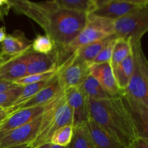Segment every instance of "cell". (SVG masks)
Instances as JSON below:
<instances>
[{
  "instance_id": "obj_1",
  "label": "cell",
  "mask_w": 148,
  "mask_h": 148,
  "mask_svg": "<svg viewBox=\"0 0 148 148\" xmlns=\"http://www.w3.org/2000/svg\"><path fill=\"white\" fill-rule=\"evenodd\" d=\"M11 10L37 23L63 49L68 46L87 24L88 13L61 7L55 0L36 2L30 0H10Z\"/></svg>"
},
{
  "instance_id": "obj_2",
  "label": "cell",
  "mask_w": 148,
  "mask_h": 148,
  "mask_svg": "<svg viewBox=\"0 0 148 148\" xmlns=\"http://www.w3.org/2000/svg\"><path fill=\"white\" fill-rule=\"evenodd\" d=\"M88 118L113 138L129 148L137 137L134 124L120 95L103 100L88 99Z\"/></svg>"
},
{
  "instance_id": "obj_3",
  "label": "cell",
  "mask_w": 148,
  "mask_h": 148,
  "mask_svg": "<svg viewBox=\"0 0 148 148\" xmlns=\"http://www.w3.org/2000/svg\"><path fill=\"white\" fill-rule=\"evenodd\" d=\"M66 125H72V112L64 92L48 103L42 114L38 135L30 145V148L50 143L53 133Z\"/></svg>"
},
{
  "instance_id": "obj_4",
  "label": "cell",
  "mask_w": 148,
  "mask_h": 148,
  "mask_svg": "<svg viewBox=\"0 0 148 148\" xmlns=\"http://www.w3.org/2000/svg\"><path fill=\"white\" fill-rule=\"evenodd\" d=\"M112 35H114V20L88 13L86 25L79 34L64 49L55 47L59 66L78 49Z\"/></svg>"
},
{
  "instance_id": "obj_5",
  "label": "cell",
  "mask_w": 148,
  "mask_h": 148,
  "mask_svg": "<svg viewBox=\"0 0 148 148\" xmlns=\"http://www.w3.org/2000/svg\"><path fill=\"white\" fill-rule=\"evenodd\" d=\"M148 31V5L129 13L114 20V35L131 42L132 45L141 41L143 36Z\"/></svg>"
},
{
  "instance_id": "obj_6",
  "label": "cell",
  "mask_w": 148,
  "mask_h": 148,
  "mask_svg": "<svg viewBox=\"0 0 148 148\" xmlns=\"http://www.w3.org/2000/svg\"><path fill=\"white\" fill-rule=\"evenodd\" d=\"M91 65L79 59L75 53L56 70V77L64 91L79 87L90 74Z\"/></svg>"
},
{
  "instance_id": "obj_7",
  "label": "cell",
  "mask_w": 148,
  "mask_h": 148,
  "mask_svg": "<svg viewBox=\"0 0 148 148\" xmlns=\"http://www.w3.org/2000/svg\"><path fill=\"white\" fill-rule=\"evenodd\" d=\"M42 115L34 121L14 129L0 137V148L29 145L36 138L41 123Z\"/></svg>"
},
{
  "instance_id": "obj_8",
  "label": "cell",
  "mask_w": 148,
  "mask_h": 148,
  "mask_svg": "<svg viewBox=\"0 0 148 148\" xmlns=\"http://www.w3.org/2000/svg\"><path fill=\"white\" fill-rule=\"evenodd\" d=\"M119 95L131 117L137 137L148 143V107L132 98L124 91H121Z\"/></svg>"
},
{
  "instance_id": "obj_9",
  "label": "cell",
  "mask_w": 148,
  "mask_h": 148,
  "mask_svg": "<svg viewBox=\"0 0 148 148\" xmlns=\"http://www.w3.org/2000/svg\"><path fill=\"white\" fill-rule=\"evenodd\" d=\"M64 95L72 110L73 128L86 124L88 120V98L81 86L68 88Z\"/></svg>"
},
{
  "instance_id": "obj_10",
  "label": "cell",
  "mask_w": 148,
  "mask_h": 148,
  "mask_svg": "<svg viewBox=\"0 0 148 148\" xmlns=\"http://www.w3.org/2000/svg\"><path fill=\"white\" fill-rule=\"evenodd\" d=\"M64 92V91L62 89V86H61L60 83L58 80L56 73V75L51 78L50 82L43 89H41L38 92H37L34 96L32 97L30 99L27 100V101L20 104V105L10 107L6 110H7L9 115H10L14 111H18V110L44 105V104H46L51 101L56 97L63 94Z\"/></svg>"
},
{
  "instance_id": "obj_11",
  "label": "cell",
  "mask_w": 148,
  "mask_h": 148,
  "mask_svg": "<svg viewBox=\"0 0 148 148\" xmlns=\"http://www.w3.org/2000/svg\"><path fill=\"white\" fill-rule=\"evenodd\" d=\"M48 103L18 110L9 115L0 124V137L8 132L28 124L40 117L47 108Z\"/></svg>"
},
{
  "instance_id": "obj_12",
  "label": "cell",
  "mask_w": 148,
  "mask_h": 148,
  "mask_svg": "<svg viewBox=\"0 0 148 148\" xmlns=\"http://www.w3.org/2000/svg\"><path fill=\"white\" fill-rule=\"evenodd\" d=\"M59 66L58 56L55 50L49 54L36 53L33 51H28L26 75L56 72Z\"/></svg>"
},
{
  "instance_id": "obj_13",
  "label": "cell",
  "mask_w": 148,
  "mask_h": 148,
  "mask_svg": "<svg viewBox=\"0 0 148 148\" xmlns=\"http://www.w3.org/2000/svg\"><path fill=\"white\" fill-rule=\"evenodd\" d=\"M124 91L136 101L148 107V83L140 69L135 56L134 71L128 86Z\"/></svg>"
},
{
  "instance_id": "obj_14",
  "label": "cell",
  "mask_w": 148,
  "mask_h": 148,
  "mask_svg": "<svg viewBox=\"0 0 148 148\" xmlns=\"http://www.w3.org/2000/svg\"><path fill=\"white\" fill-rule=\"evenodd\" d=\"M31 44L23 32L16 30L13 34L7 35L1 42V54L10 59L20 56L30 51Z\"/></svg>"
},
{
  "instance_id": "obj_15",
  "label": "cell",
  "mask_w": 148,
  "mask_h": 148,
  "mask_svg": "<svg viewBox=\"0 0 148 148\" xmlns=\"http://www.w3.org/2000/svg\"><path fill=\"white\" fill-rule=\"evenodd\" d=\"M142 6L144 5L132 4L120 0H111L104 5L96 8L91 13L98 17L116 20L140 8Z\"/></svg>"
},
{
  "instance_id": "obj_16",
  "label": "cell",
  "mask_w": 148,
  "mask_h": 148,
  "mask_svg": "<svg viewBox=\"0 0 148 148\" xmlns=\"http://www.w3.org/2000/svg\"><path fill=\"white\" fill-rule=\"evenodd\" d=\"M90 75L98 81L103 89L112 96L120 94V89L117 85L110 62L93 64L90 67Z\"/></svg>"
},
{
  "instance_id": "obj_17",
  "label": "cell",
  "mask_w": 148,
  "mask_h": 148,
  "mask_svg": "<svg viewBox=\"0 0 148 148\" xmlns=\"http://www.w3.org/2000/svg\"><path fill=\"white\" fill-rule=\"evenodd\" d=\"M28 52L17 57L11 58L0 66V79L14 82L26 75Z\"/></svg>"
},
{
  "instance_id": "obj_18",
  "label": "cell",
  "mask_w": 148,
  "mask_h": 148,
  "mask_svg": "<svg viewBox=\"0 0 148 148\" xmlns=\"http://www.w3.org/2000/svg\"><path fill=\"white\" fill-rule=\"evenodd\" d=\"M86 124L95 148H126L90 119Z\"/></svg>"
},
{
  "instance_id": "obj_19",
  "label": "cell",
  "mask_w": 148,
  "mask_h": 148,
  "mask_svg": "<svg viewBox=\"0 0 148 148\" xmlns=\"http://www.w3.org/2000/svg\"><path fill=\"white\" fill-rule=\"evenodd\" d=\"M134 53H130L125 59L118 64L112 66L113 73L117 85L121 91L127 89L134 71Z\"/></svg>"
},
{
  "instance_id": "obj_20",
  "label": "cell",
  "mask_w": 148,
  "mask_h": 148,
  "mask_svg": "<svg viewBox=\"0 0 148 148\" xmlns=\"http://www.w3.org/2000/svg\"><path fill=\"white\" fill-rule=\"evenodd\" d=\"M113 36L114 35L105 38L94 41L88 45H85V46L78 49L75 52V53L79 59L83 60L86 63L92 65V62H93L94 59L101 52V51L105 47L106 45L108 43V42L109 41Z\"/></svg>"
},
{
  "instance_id": "obj_21",
  "label": "cell",
  "mask_w": 148,
  "mask_h": 148,
  "mask_svg": "<svg viewBox=\"0 0 148 148\" xmlns=\"http://www.w3.org/2000/svg\"><path fill=\"white\" fill-rule=\"evenodd\" d=\"M88 99L103 100L113 98L103 89L98 81L90 74L81 85Z\"/></svg>"
},
{
  "instance_id": "obj_22",
  "label": "cell",
  "mask_w": 148,
  "mask_h": 148,
  "mask_svg": "<svg viewBox=\"0 0 148 148\" xmlns=\"http://www.w3.org/2000/svg\"><path fill=\"white\" fill-rule=\"evenodd\" d=\"M133 47L131 42L121 38H116L113 47L111 59V66L118 64L132 53Z\"/></svg>"
},
{
  "instance_id": "obj_23",
  "label": "cell",
  "mask_w": 148,
  "mask_h": 148,
  "mask_svg": "<svg viewBox=\"0 0 148 148\" xmlns=\"http://www.w3.org/2000/svg\"><path fill=\"white\" fill-rule=\"evenodd\" d=\"M68 148H95L87 124L74 129L73 137Z\"/></svg>"
},
{
  "instance_id": "obj_24",
  "label": "cell",
  "mask_w": 148,
  "mask_h": 148,
  "mask_svg": "<svg viewBox=\"0 0 148 148\" xmlns=\"http://www.w3.org/2000/svg\"><path fill=\"white\" fill-rule=\"evenodd\" d=\"M63 8L85 13H91L96 9L90 0H55Z\"/></svg>"
},
{
  "instance_id": "obj_25",
  "label": "cell",
  "mask_w": 148,
  "mask_h": 148,
  "mask_svg": "<svg viewBox=\"0 0 148 148\" xmlns=\"http://www.w3.org/2000/svg\"><path fill=\"white\" fill-rule=\"evenodd\" d=\"M74 134L72 125H66L56 130L52 135L50 143L53 145L67 147L72 141Z\"/></svg>"
},
{
  "instance_id": "obj_26",
  "label": "cell",
  "mask_w": 148,
  "mask_h": 148,
  "mask_svg": "<svg viewBox=\"0 0 148 148\" xmlns=\"http://www.w3.org/2000/svg\"><path fill=\"white\" fill-rule=\"evenodd\" d=\"M56 45L47 35H38L31 44V49L36 53L49 54L55 49Z\"/></svg>"
},
{
  "instance_id": "obj_27",
  "label": "cell",
  "mask_w": 148,
  "mask_h": 148,
  "mask_svg": "<svg viewBox=\"0 0 148 148\" xmlns=\"http://www.w3.org/2000/svg\"><path fill=\"white\" fill-rule=\"evenodd\" d=\"M51 79V78L50 79H48V80L41 81V82L30 84V85L23 86L21 91V93L20 94L18 98H17V101L14 102V105H13L12 106L20 105V104L27 101V100L30 99V98L33 96H34L37 92H38L40 90L43 89V88L50 82Z\"/></svg>"
},
{
  "instance_id": "obj_28",
  "label": "cell",
  "mask_w": 148,
  "mask_h": 148,
  "mask_svg": "<svg viewBox=\"0 0 148 148\" xmlns=\"http://www.w3.org/2000/svg\"><path fill=\"white\" fill-rule=\"evenodd\" d=\"M23 87L17 85L15 88L0 93V108L7 109L12 106L21 93Z\"/></svg>"
},
{
  "instance_id": "obj_29",
  "label": "cell",
  "mask_w": 148,
  "mask_h": 148,
  "mask_svg": "<svg viewBox=\"0 0 148 148\" xmlns=\"http://www.w3.org/2000/svg\"><path fill=\"white\" fill-rule=\"evenodd\" d=\"M56 72H48L41 74H35V75H26L23 77L15 80L14 82L15 85L20 86H25L30 84L36 83V82H41V81L48 80L53 77L56 75Z\"/></svg>"
},
{
  "instance_id": "obj_30",
  "label": "cell",
  "mask_w": 148,
  "mask_h": 148,
  "mask_svg": "<svg viewBox=\"0 0 148 148\" xmlns=\"http://www.w3.org/2000/svg\"><path fill=\"white\" fill-rule=\"evenodd\" d=\"M116 36L115 35L111 37L109 41L108 42L105 47L101 51L98 56L95 57L93 62H92V65L93 64H98L106 63V62H111V56H112V51H113V47H114V42H115L116 39ZM91 65V66H92Z\"/></svg>"
},
{
  "instance_id": "obj_31",
  "label": "cell",
  "mask_w": 148,
  "mask_h": 148,
  "mask_svg": "<svg viewBox=\"0 0 148 148\" xmlns=\"http://www.w3.org/2000/svg\"><path fill=\"white\" fill-rule=\"evenodd\" d=\"M132 47L134 56L137 59L140 69L148 83V60L143 53L141 46V41L133 45Z\"/></svg>"
},
{
  "instance_id": "obj_32",
  "label": "cell",
  "mask_w": 148,
  "mask_h": 148,
  "mask_svg": "<svg viewBox=\"0 0 148 148\" xmlns=\"http://www.w3.org/2000/svg\"><path fill=\"white\" fill-rule=\"evenodd\" d=\"M11 10L10 0H0V20H4V16L7 15Z\"/></svg>"
},
{
  "instance_id": "obj_33",
  "label": "cell",
  "mask_w": 148,
  "mask_h": 148,
  "mask_svg": "<svg viewBox=\"0 0 148 148\" xmlns=\"http://www.w3.org/2000/svg\"><path fill=\"white\" fill-rule=\"evenodd\" d=\"M129 148H148V143L141 137H136Z\"/></svg>"
},
{
  "instance_id": "obj_34",
  "label": "cell",
  "mask_w": 148,
  "mask_h": 148,
  "mask_svg": "<svg viewBox=\"0 0 148 148\" xmlns=\"http://www.w3.org/2000/svg\"><path fill=\"white\" fill-rule=\"evenodd\" d=\"M17 85H15L14 82H8V81L1 80L0 79V93L6 92V91L9 90L14 88L17 87Z\"/></svg>"
},
{
  "instance_id": "obj_35",
  "label": "cell",
  "mask_w": 148,
  "mask_h": 148,
  "mask_svg": "<svg viewBox=\"0 0 148 148\" xmlns=\"http://www.w3.org/2000/svg\"><path fill=\"white\" fill-rule=\"evenodd\" d=\"M120 1H127V2L140 4V5H148V0H120Z\"/></svg>"
},
{
  "instance_id": "obj_36",
  "label": "cell",
  "mask_w": 148,
  "mask_h": 148,
  "mask_svg": "<svg viewBox=\"0 0 148 148\" xmlns=\"http://www.w3.org/2000/svg\"><path fill=\"white\" fill-rule=\"evenodd\" d=\"M90 1L93 3V4L95 6V7L98 8V7L104 5L105 4L108 3V1H110L111 0H90Z\"/></svg>"
},
{
  "instance_id": "obj_37",
  "label": "cell",
  "mask_w": 148,
  "mask_h": 148,
  "mask_svg": "<svg viewBox=\"0 0 148 148\" xmlns=\"http://www.w3.org/2000/svg\"><path fill=\"white\" fill-rule=\"evenodd\" d=\"M9 114L8 113H7V110L3 109V108H0V124L5 120V119L7 118Z\"/></svg>"
},
{
  "instance_id": "obj_38",
  "label": "cell",
  "mask_w": 148,
  "mask_h": 148,
  "mask_svg": "<svg viewBox=\"0 0 148 148\" xmlns=\"http://www.w3.org/2000/svg\"><path fill=\"white\" fill-rule=\"evenodd\" d=\"M6 36V30H5V27H0V43L3 41L5 38Z\"/></svg>"
},
{
  "instance_id": "obj_39",
  "label": "cell",
  "mask_w": 148,
  "mask_h": 148,
  "mask_svg": "<svg viewBox=\"0 0 148 148\" xmlns=\"http://www.w3.org/2000/svg\"><path fill=\"white\" fill-rule=\"evenodd\" d=\"M9 59H10V58L7 57V56H4V55H0V66H1V64H3L4 63H5L7 61H8Z\"/></svg>"
},
{
  "instance_id": "obj_40",
  "label": "cell",
  "mask_w": 148,
  "mask_h": 148,
  "mask_svg": "<svg viewBox=\"0 0 148 148\" xmlns=\"http://www.w3.org/2000/svg\"><path fill=\"white\" fill-rule=\"evenodd\" d=\"M1 148H30L29 145H17L12 146V147H1Z\"/></svg>"
},
{
  "instance_id": "obj_41",
  "label": "cell",
  "mask_w": 148,
  "mask_h": 148,
  "mask_svg": "<svg viewBox=\"0 0 148 148\" xmlns=\"http://www.w3.org/2000/svg\"><path fill=\"white\" fill-rule=\"evenodd\" d=\"M51 146V143H46V144L42 145L39 146V147H37L36 148H50Z\"/></svg>"
},
{
  "instance_id": "obj_42",
  "label": "cell",
  "mask_w": 148,
  "mask_h": 148,
  "mask_svg": "<svg viewBox=\"0 0 148 148\" xmlns=\"http://www.w3.org/2000/svg\"><path fill=\"white\" fill-rule=\"evenodd\" d=\"M50 148H68L67 147H61V146H58V145H51Z\"/></svg>"
},
{
  "instance_id": "obj_43",
  "label": "cell",
  "mask_w": 148,
  "mask_h": 148,
  "mask_svg": "<svg viewBox=\"0 0 148 148\" xmlns=\"http://www.w3.org/2000/svg\"><path fill=\"white\" fill-rule=\"evenodd\" d=\"M0 55H1V47H0Z\"/></svg>"
}]
</instances>
